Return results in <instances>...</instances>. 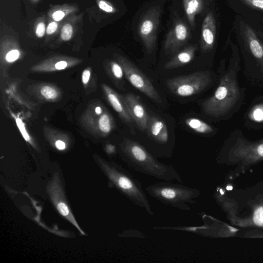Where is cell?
Listing matches in <instances>:
<instances>
[{"mask_svg": "<svg viewBox=\"0 0 263 263\" xmlns=\"http://www.w3.org/2000/svg\"><path fill=\"white\" fill-rule=\"evenodd\" d=\"M186 125L196 133L207 134L214 131L213 128L200 119L196 118H189L185 121Z\"/></svg>", "mask_w": 263, "mask_h": 263, "instance_id": "18", "label": "cell"}, {"mask_svg": "<svg viewBox=\"0 0 263 263\" xmlns=\"http://www.w3.org/2000/svg\"><path fill=\"white\" fill-rule=\"evenodd\" d=\"M20 56V52L16 49L10 51L6 55V60L8 62L16 61Z\"/></svg>", "mask_w": 263, "mask_h": 263, "instance_id": "25", "label": "cell"}, {"mask_svg": "<svg viewBox=\"0 0 263 263\" xmlns=\"http://www.w3.org/2000/svg\"><path fill=\"white\" fill-rule=\"evenodd\" d=\"M197 49L196 45H192L178 52L164 65L165 69L177 68L190 63L193 60Z\"/></svg>", "mask_w": 263, "mask_h": 263, "instance_id": "15", "label": "cell"}, {"mask_svg": "<svg viewBox=\"0 0 263 263\" xmlns=\"http://www.w3.org/2000/svg\"><path fill=\"white\" fill-rule=\"evenodd\" d=\"M58 28V24L55 22H51L48 25L46 29V33L48 34H51L53 33Z\"/></svg>", "mask_w": 263, "mask_h": 263, "instance_id": "30", "label": "cell"}, {"mask_svg": "<svg viewBox=\"0 0 263 263\" xmlns=\"http://www.w3.org/2000/svg\"><path fill=\"white\" fill-rule=\"evenodd\" d=\"M234 31L240 46L260 66L263 71V39L241 16L236 14Z\"/></svg>", "mask_w": 263, "mask_h": 263, "instance_id": "5", "label": "cell"}, {"mask_svg": "<svg viewBox=\"0 0 263 263\" xmlns=\"http://www.w3.org/2000/svg\"><path fill=\"white\" fill-rule=\"evenodd\" d=\"M211 82L210 73L204 71L167 79L166 84L169 90L175 95L189 97L204 90Z\"/></svg>", "mask_w": 263, "mask_h": 263, "instance_id": "6", "label": "cell"}, {"mask_svg": "<svg viewBox=\"0 0 263 263\" xmlns=\"http://www.w3.org/2000/svg\"><path fill=\"white\" fill-rule=\"evenodd\" d=\"M228 6L258 34L263 33V0H227Z\"/></svg>", "mask_w": 263, "mask_h": 263, "instance_id": "7", "label": "cell"}, {"mask_svg": "<svg viewBox=\"0 0 263 263\" xmlns=\"http://www.w3.org/2000/svg\"><path fill=\"white\" fill-rule=\"evenodd\" d=\"M159 6H154L143 14L138 26V33L149 53L155 49L161 14Z\"/></svg>", "mask_w": 263, "mask_h": 263, "instance_id": "9", "label": "cell"}, {"mask_svg": "<svg viewBox=\"0 0 263 263\" xmlns=\"http://www.w3.org/2000/svg\"><path fill=\"white\" fill-rule=\"evenodd\" d=\"M73 29L72 26L68 24L64 25L62 29L61 36L63 41H68L72 36Z\"/></svg>", "mask_w": 263, "mask_h": 263, "instance_id": "24", "label": "cell"}, {"mask_svg": "<svg viewBox=\"0 0 263 263\" xmlns=\"http://www.w3.org/2000/svg\"><path fill=\"white\" fill-rule=\"evenodd\" d=\"M65 16V13L61 11H57L54 12L52 14V18L55 21H60Z\"/></svg>", "mask_w": 263, "mask_h": 263, "instance_id": "31", "label": "cell"}, {"mask_svg": "<svg viewBox=\"0 0 263 263\" xmlns=\"http://www.w3.org/2000/svg\"><path fill=\"white\" fill-rule=\"evenodd\" d=\"M230 154L235 159L247 163L263 160V139L250 141L243 137L236 138L231 148Z\"/></svg>", "mask_w": 263, "mask_h": 263, "instance_id": "10", "label": "cell"}, {"mask_svg": "<svg viewBox=\"0 0 263 263\" xmlns=\"http://www.w3.org/2000/svg\"><path fill=\"white\" fill-rule=\"evenodd\" d=\"M57 209L60 214L63 216H67L69 213L68 206L65 203L62 202H61L58 204Z\"/></svg>", "mask_w": 263, "mask_h": 263, "instance_id": "28", "label": "cell"}, {"mask_svg": "<svg viewBox=\"0 0 263 263\" xmlns=\"http://www.w3.org/2000/svg\"><path fill=\"white\" fill-rule=\"evenodd\" d=\"M105 171L109 180L117 189L130 202L154 215L147 196L141 182L128 171L117 164L106 165Z\"/></svg>", "mask_w": 263, "mask_h": 263, "instance_id": "4", "label": "cell"}, {"mask_svg": "<svg viewBox=\"0 0 263 263\" xmlns=\"http://www.w3.org/2000/svg\"><path fill=\"white\" fill-rule=\"evenodd\" d=\"M115 148L113 145H109L107 146V151L108 153H112L115 151Z\"/></svg>", "mask_w": 263, "mask_h": 263, "instance_id": "35", "label": "cell"}, {"mask_svg": "<svg viewBox=\"0 0 263 263\" xmlns=\"http://www.w3.org/2000/svg\"><path fill=\"white\" fill-rule=\"evenodd\" d=\"M260 36L261 38L263 39V33L258 34Z\"/></svg>", "mask_w": 263, "mask_h": 263, "instance_id": "37", "label": "cell"}, {"mask_svg": "<svg viewBox=\"0 0 263 263\" xmlns=\"http://www.w3.org/2000/svg\"><path fill=\"white\" fill-rule=\"evenodd\" d=\"M108 100L114 109L119 114L121 118L127 124L134 121L128 110L123 97H121L107 87H105Z\"/></svg>", "mask_w": 263, "mask_h": 263, "instance_id": "16", "label": "cell"}, {"mask_svg": "<svg viewBox=\"0 0 263 263\" xmlns=\"http://www.w3.org/2000/svg\"><path fill=\"white\" fill-rule=\"evenodd\" d=\"M123 98L133 121L142 132H146L149 115L139 97L133 93H127Z\"/></svg>", "mask_w": 263, "mask_h": 263, "instance_id": "12", "label": "cell"}, {"mask_svg": "<svg viewBox=\"0 0 263 263\" xmlns=\"http://www.w3.org/2000/svg\"><path fill=\"white\" fill-rule=\"evenodd\" d=\"M146 132L150 139L160 144L165 145L168 142L167 126L165 122L158 117L149 116Z\"/></svg>", "mask_w": 263, "mask_h": 263, "instance_id": "14", "label": "cell"}, {"mask_svg": "<svg viewBox=\"0 0 263 263\" xmlns=\"http://www.w3.org/2000/svg\"><path fill=\"white\" fill-rule=\"evenodd\" d=\"M120 148L124 160L133 170L162 181L176 180L182 183L180 175L172 165L158 160L138 142L125 139Z\"/></svg>", "mask_w": 263, "mask_h": 263, "instance_id": "1", "label": "cell"}, {"mask_svg": "<svg viewBox=\"0 0 263 263\" xmlns=\"http://www.w3.org/2000/svg\"><path fill=\"white\" fill-rule=\"evenodd\" d=\"M190 37V32L186 24L179 18L175 20L164 42L165 54L174 55L177 53Z\"/></svg>", "mask_w": 263, "mask_h": 263, "instance_id": "11", "label": "cell"}, {"mask_svg": "<svg viewBox=\"0 0 263 263\" xmlns=\"http://www.w3.org/2000/svg\"><path fill=\"white\" fill-rule=\"evenodd\" d=\"M187 20L193 29L195 27V16L204 8L203 0H182Z\"/></svg>", "mask_w": 263, "mask_h": 263, "instance_id": "17", "label": "cell"}, {"mask_svg": "<svg viewBox=\"0 0 263 263\" xmlns=\"http://www.w3.org/2000/svg\"><path fill=\"white\" fill-rule=\"evenodd\" d=\"M45 32V24L42 22L39 23L36 28V31H35L36 35L38 37H41L44 35Z\"/></svg>", "mask_w": 263, "mask_h": 263, "instance_id": "29", "label": "cell"}, {"mask_svg": "<svg viewBox=\"0 0 263 263\" xmlns=\"http://www.w3.org/2000/svg\"><path fill=\"white\" fill-rule=\"evenodd\" d=\"M90 76V71L88 70H85L82 74V80L84 84H87L89 81Z\"/></svg>", "mask_w": 263, "mask_h": 263, "instance_id": "32", "label": "cell"}, {"mask_svg": "<svg viewBox=\"0 0 263 263\" xmlns=\"http://www.w3.org/2000/svg\"><path fill=\"white\" fill-rule=\"evenodd\" d=\"M112 122L107 114H103L99 120V127L104 133H109L112 129Z\"/></svg>", "mask_w": 263, "mask_h": 263, "instance_id": "20", "label": "cell"}, {"mask_svg": "<svg viewBox=\"0 0 263 263\" xmlns=\"http://www.w3.org/2000/svg\"><path fill=\"white\" fill-rule=\"evenodd\" d=\"M239 62V54L233 50L228 69L221 77L214 93L202 103V109L206 115L214 117L223 116L237 103L240 97L237 81Z\"/></svg>", "mask_w": 263, "mask_h": 263, "instance_id": "2", "label": "cell"}, {"mask_svg": "<svg viewBox=\"0 0 263 263\" xmlns=\"http://www.w3.org/2000/svg\"><path fill=\"white\" fill-rule=\"evenodd\" d=\"M102 111V109L99 106L97 107L95 109V112L97 115L101 114Z\"/></svg>", "mask_w": 263, "mask_h": 263, "instance_id": "36", "label": "cell"}, {"mask_svg": "<svg viewBox=\"0 0 263 263\" xmlns=\"http://www.w3.org/2000/svg\"><path fill=\"white\" fill-rule=\"evenodd\" d=\"M217 33L216 21L214 12L210 10L203 20L200 48L202 53L212 51L215 46Z\"/></svg>", "mask_w": 263, "mask_h": 263, "instance_id": "13", "label": "cell"}, {"mask_svg": "<svg viewBox=\"0 0 263 263\" xmlns=\"http://www.w3.org/2000/svg\"><path fill=\"white\" fill-rule=\"evenodd\" d=\"M250 116L255 121L263 122V105L255 106L252 109Z\"/></svg>", "mask_w": 263, "mask_h": 263, "instance_id": "22", "label": "cell"}, {"mask_svg": "<svg viewBox=\"0 0 263 263\" xmlns=\"http://www.w3.org/2000/svg\"><path fill=\"white\" fill-rule=\"evenodd\" d=\"M247 226L263 227V200L255 205L251 216L247 219Z\"/></svg>", "mask_w": 263, "mask_h": 263, "instance_id": "19", "label": "cell"}, {"mask_svg": "<svg viewBox=\"0 0 263 263\" xmlns=\"http://www.w3.org/2000/svg\"><path fill=\"white\" fill-rule=\"evenodd\" d=\"M67 63L65 61H61L57 62L55 65L57 69L61 70L65 68L67 66Z\"/></svg>", "mask_w": 263, "mask_h": 263, "instance_id": "33", "label": "cell"}, {"mask_svg": "<svg viewBox=\"0 0 263 263\" xmlns=\"http://www.w3.org/2000/svg\"><path fill=\"white\" fill-rule=\"evenodd\" d=\"M98 5L101 10L106 12L111 13L115 11L114 7L104 1H100Z\"/></svg>", "mask_w": 263, "mask_h": 263, "instance_id": "26", "label": "cell"}, {"mask_svg": "<svg viewBox=\"0 0 263 263\" xmlns=\"http://www.w3.org/2000/svg\"><path fill=\"white\" fill-rule=\"evenodd\" d=\"M55 146L58 149L63 150L65 148L66 145L63 141L61 140H58L55 142Z\"/></svg>", "mask_w": 263, "mask_h": 263, "instance_id": "34", "label": "cell"}, {"mask_svg": "<svg viewBox=\"0 0 263 263\" xmlns=\"http://www.w3.org/2000/svg\"><path fill=\"white\" fill-rule=\"evenodd\" d=\"M16 123L20 129V132H21L23 136L24 137V139L26 141H29L30 140V137L28 136V135L27 134V133L25 130L24 124L23 123L22 120L19 118L16 119Z\"/></svg>", "mask_w": 263, "mask_h": 263, "instance_id": "27", "label": "cell"}, {"mask_svg": "<svg viewBox=\"0 0 263 263\" xmlns=\"http://www.w3.org/2000/svg\"><path fill=\"white\" fill-rule=\"evenodd\" d=\"M111 72L116 80L119 81L123 80L124 70L121 65L119 63L113 62L110 64Z\"/></svg>", "mask_w": 263, "mask_h": 263, "instance_id": "21", "label": "cell"}, {"mask_svg": "<svg viewBox=\"0 0 263 263\" xmlns=\"http://www.w3.org/2000/svg\"><path fill=\"white\" fill-rule=\"evenodd\" d=\"M41 94L47 99H53L57 97L58 94L55 89L51 87L45 86L41 89Z\"/></svg>", "mask_w": 263, "mask_h": 263, "instance_id": "23", "label": "cell"}, {"mask_svg": "<svg viewBox=\"0 0 263 263\" xmlns=\"http://www.w3.org/2000/svg\"><path fill=\"white\" fill-rule=\"evenodd\" d=\"M119 64L124 70L125 76L130 83L152 100L161 103V97L147 77L129 60L120 57Z\"/></svg>", "mask_w": 263, "mask_h": 263, "instance_id": "8", "label": "cell"}, {"mask_svg": "<svg viewBox=\"0 0 263 263\" xmlns=\"http://www.w3.org/2000/svg\"><path fill=\"white\" fill-rule=\"evenodd\" d=\"M182 183H172L167 181L151 184L145 191L153 198L161 203L184 211H190L189 204L196 203L200 195L196 188L184 185Z\"/></svg>", "mask_w": 263, "mask_h": 263, "instance_id": "3", "label": "cell"}]
</instances>
